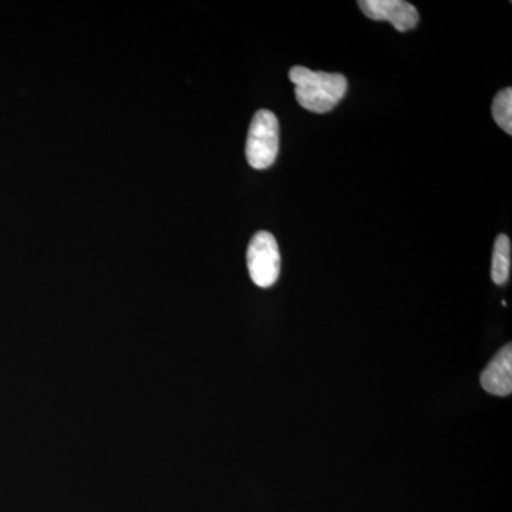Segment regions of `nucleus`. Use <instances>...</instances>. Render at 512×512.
I'll return each instance as SVG.
<instances>
[{
  "label": "nucleus",
  "instance_id": "obj_1",
  "mask_svg": "<svg viewBox=\"0 0 512 512\" xmlns=\"http://www.w3.org/2000/svg\"><path fill=\"white\" fill-rule=\"evenodd\" d=\"M289 80L295 84L296 100L302 109L312 113H328L335 109L348 92V80L340 73L313 72L295 66L289 70Z\"/></svg>",
  "mask_w": 512,
  "mask_h": 512
},
{
  "label": "nucleus",
  "instance_id": "obj_2",
  "mask_svg": "<svg viewBox=\"0 0 512 512\" xmlns=\"http://www.w3.org/2000/svg\"><path fill=\"white\" fill-rule=\"evenodd\" d=\"M279 151V123L272 111H256L249 127L247 160L255 170H265L275 163Z\"/></svg>",
  "mask_w": 512,
  "mask_h": 512
},
{
  "label": "nucleus",
  "instance_id": "obj_3",
  "mask_svg": "<svg viewBox=\"0 0 512 512\" xmlns=\"http://www.w3.org/2000/svg\"><path fill=\"white\" fill-rule=\"evenodd\" d=\"M248 271L252 282L259 288H271L281 274V254L278 242L271 232H256L249 242Z\"/></svg>",
  "mask_w": 512,
  "mask_h": 512
},
{
  "label": "nucleus",
  "instance_id": "obj_4",
  "mask_svg": "<svg viewBox=\"0 0 512 512\" xmlns=\"http://www.w3.org/2000/svg\"><path fill=\"white\" fill-rule=\"evenodd\" d=\"M359 6L367 18L389 22L397 32H407L419 25L416 6L404 0H360Z\"/></svg>",
  "mask_w": 512,
  "mask_h": 512
},
{
  "label": "nucleus",
  "instance_id": "obj_5",
  "mask_svg": "<svg viewBox=\"0 0 512 512\" xmlns=\"http://www.w3.org/2000/svg\"><path fill=\"white\" fill-rule=\"evenodd\" d=\"M481 386L485 392L495 396H510L512 392V346L508 343L504 346L490 365L481 373Z\"/></svg>",
  "mask_w": 512,
  "mask_h": 512
},
{
  "label": "nucleus",
  "instance_id": "obj_6",
  "mask_svg": "<svg viewBox=\"0 0 512 512\" xmlns=\"http://www.w3.org/2000/svg\"><path fill=\"white\" fill-rule=\"evenodd\" d=\"M511 272V241L507 235L495 239L491 278L497 285H505Z\"/></svg>",
  "mask_w": 512,
  "mask_h": 512
},
{
  "label": "nucleus",
  "instance_id": "obj_7",
  "mask_svg": "<svg viewBox=\"0 0 512 512\" xmlns=\"http://www.w3.org/2000/svg\"><path fill=\"white\" fill-rule=\"evenodd\" d=\"M493 117L505 133L512 134V89L501 90L493 101Z\"/></svg>",
  "mask_w": 512,
  "mask_h": 512
}]
</instances>
